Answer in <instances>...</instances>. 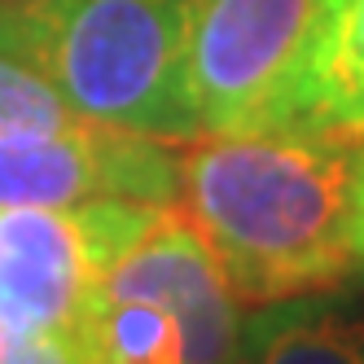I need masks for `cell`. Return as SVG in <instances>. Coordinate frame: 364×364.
<instances>
[{"label":"cell","mask_w":364,"mask_h":364,"mask_svg":"<svg viewBox=\"0 0 364 364\" xmlns=\"http://www.w3.org/2000/svg\"><path fill=\"white\" fill-rule=\"evenodd\" d=\"M351 136L316 127L198 132L176 154V206L246 307L333 290L351 277Z\"/></svg>","instance_id":"1"},{"label":"cell","mask_w":364,"mask_h":364,"mask_svg":"<svg viewBox=\"0 0 364 364\" xmlns=\"http://www.w3.org/2000/svg\"><path fill=\"white\" fill-rule=\"evenodd\" d=\"M202 0H0V53L88 123L154 141L198 136L189 44Z\"/></svg>","instance_id":"2"},{"label":"cell","mask_w":364,"mask_h":364,"mask_svg":"<svg viewBox=\"0 0 364 364\" xmlns=\"http://www.w3.org/2000/svg\"><path fill=\"white\" fill-rule=\"evenodd\" d=\"M329 0H202L189 44L198 132L290 127Z\"/></svg>","instance_id":"3"},{"label":"cell","mask_w":364,"mask_h":364,"mask_svg":"<svg viewBox=\"0 0 364 364\" xmlns=\"http://www.w3.org/2000/svg\"><path fill=\"white\" fill-rule=\"evenodd\" d=\"M159 206H0V321L84 351L101 277Z\"/></svg>","instance_id":"4"},{"label":"cell","mask_w":364,"mask_h":364,"mask_svg":"<svg viewBox=\"0 0 364 364\" xmlns=\"http://www.w3.org/2000/svg\"><path fill=\"white\" fill-rule=\"evenodd\" d=\"M176 202V154L110 123H75L48 136L0 141V206H88Z\"/></svg>","instance_id":"5"},{"label":"cell","mask_w":364,"mask_h":364,"mask_svg":"<svg viewBox=\"0 0 364 364\" xmlns=\"http://www.w3.org/2000/svg\"><path fill=\"white\" fill-rule=\"evenodd\" d=\"M101 303H154L176 316L185 364H237L242 316L215 255L180 206H159L101 277Z\"/></svg>","instance_id":"6"},{"label":"cell","mask_w":364,"mask_h":364,"mask_svg":"<svg viewBox=\"0 0 364 364\" xmlns=\"http://www.w3.org/2000/svg\"><path fill=\"white\" fill-rule=\"evenodd\" d=\"M290 127L364 136V0H329Z\"/></svg>","instance_id":"7"},{"label":"cell","mask_w":364,"mask_h":364,"mask_svg":"<svg viewBox=\"0 0 364 364\" xmlns=\"http://www.w3.org/2000/svg\"><path fill=\"white\" fill-rule=\"evenodd\" d=\"M237 364H364V321L311 294L250 307Z\"/></svg>","instance_id":"8"},{"label":"cell","mask_w":364,"mask_h":364,"mask_svg":"<svg viewBox=\"0 0 364 364\" xmlns=\"http://www.w3.org/2000/svg\"><path fill=\"white\" fill-rule=\"evenodd\" d=\"M84 364H185V338L171 311L154 303H97Z\"/></svg>","instance_id":"9"},{"label":"cell","mask_w":364,"mask_h":364,"mask_svg":"<svg viewBox=\"0 0 364 364\" xmlns=\"http://www.w3.org/2000/svg\"><path fill=\"white\" fill-rule=\"evenodd\" d=\"M75 123H84V119L66 106L53 84L40 80L18 58L0 53V141L48 136V132H66Z\"/></svg>","instance_id":"10"},{"label":"cell","mask_w":364,"mask_h":364,"mask_svg":"<svg viewBox=\"0 0 364 364\" xmlns=\"http://www.w3.org/2000/svg\"><path fill=\"white\" fill-rule=\"evenodd\" d=\"M0 364H84V351L53 333H31L0 321Z\"/></svg>","instance_id":"11"},{"label":"cell","mask_w":364,"mask_h":364,"mask_svg":"<svg viewBox=\"0 0 364 364\" xmlns=\"http://www.w3.org/2000/svg\"><path fill=\"white\" fill-rule=\"evenodd\" d=\"M347 259L351 277H364V145L351 154V185H347Z\"/></svg>","instance_id":"12"}]
</instances>
